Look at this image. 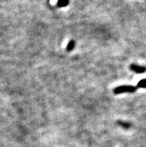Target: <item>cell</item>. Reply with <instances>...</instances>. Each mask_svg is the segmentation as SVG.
Returning a JSON list of instances; mask_svg holds the SVG:
<instances>
[{
    "label": "cell",
    "instance_id": "6da1fadb",
    "mask_svg": "<svg viewBox=\"0 0 146 147\" xmlns=\"http://www.w3.org/2000/svg\"><path fill=\"white\" fill-rule=\"evenodd\" d=\"M137 90V87L132 85H122L119 87L115 88L113 90L115 94H120V93H125V92H128V93H133Z\"/></svg>",
    "mask_w": 146,
    "mask_h": 147
},
{
    "label": "cell",
    "instance_id": "7a4b0ae2",
    "mask_svg": "<svg viewBox=\"0 0 146 147\" xmlns=\"http://www.w3.org/2000/svg\"><path fill=\"white\" fill-rule=\"evenodd\" d=\"M130 68H131V69L132 71H133V72H135L137 73H143L146 71L145 67H141V66L137 65V64H134V63H133V64L130 66Z\"/></svg>",
    "mask_w": 146,
    "mask_h": 147
},
{
    "label": "cell",
    "instance_id": "3957f363",
    "mask_svg": "<svg viewBox=\"0 0 146 147\" xmlns=\"http://www.w3.org/2000/svg\"><path fill=\"white\" fill-rule=\"evenodd\" d=\"M118 125H119L120 126H122V128H124V129H129L131 126V124L128 122H123V121H118L117 122Z\"/></svg>",
    "mask_w": 146,
    "mask_h": 147
},
{
    "label": "cell",
    "instance_id": "277c9868",
    "mask_svg": "<svg viewBox=\"0 0 146 147\" xmlns=\"http://www.w3.org/2000/svg\"><path fill=\"white\" fill-rule=\"evenodd\" d=\"M69 0H57V6L58 7H66L69 5Z\"/></svg>",
    "mask_w": 146,
    "mask_h": 147
},
{
    "label": "cell",
    "instance_id": "5b68a950",
    "mask_svg": "<svg viewBox=\"0 0 146 147\" xmlns=\"http://www.w3.org/2000/svg\"><path fill=\"white\" fill-rule=\"evenodd\" d=\"M75 46V42L74 40H70L69 42L67 44V51H72L73 49H74Z\"/></svg>",
    "mask_w": 146,
    "mask_h": 147
},
{
    "label": "cell",
    "instance_id": "8992f818",
    "mask_svg": "<svg viewBox=\"0 0 146 147\" xmlns=\"http://www.w3.org/2000/svg\"><path fill=\"white\" fill-rule=\"evenodd\" d=\"M137 87L141 88H146V79H142L137 84Z\"/></svg>",
    "mask_w": 146,
    "mask_h": 147
}]
</instances>
